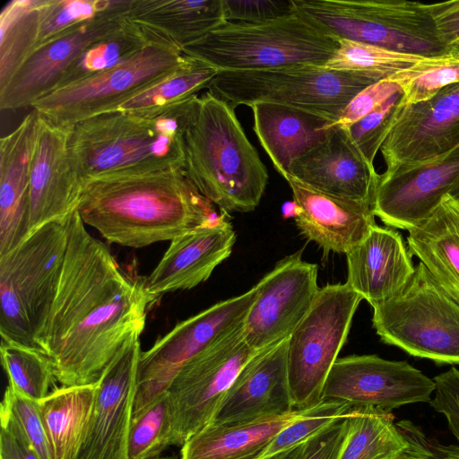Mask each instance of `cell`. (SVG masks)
Segmentation results:
<instances>
[{
    "mask_svg": "<svg viewBox=\"0 0 459 459\" xmlns=\"http://www.w3.org/2000/svg\"><path fill=\"white\" fill-rule=\"evenodd\" d=\"M450 195L459 199V183L455 186Z\"/></svg>",
    "mask_w": 459,
    "mask_h": 459,
    "instance_id": "52",
    "label": "cell"
},
{
    "mask_svg": "<svg viewBox=\"0 0 459 459\" xmlns=\"http://www.w3.org/2000/svg\"><path fill=\"white\" fill-rule=\"evenodd\" d=\"M345 255V283L372 307L399 292L415 272L402 235L390 228L374 226Z\"/></svg>",
    "mask_w": 459,
    "mask_h": 459,
    "instance_id": "26",
    "label": "cell"
},
{
    "mask_svg": "<svg viewBox=\"0 0 459 459\" xmlns=\"http://www.w3.org/2000/svg\"><path fill=\"white\" fill-rule=\"evenodd\" d=\"M288 176L316 191L371 206L380 178L339 126H333L321 145L293 161Z\"/></svg>",
    "mask_w": 459,
    "mask_h": 459,
    "instance_id": "22",
    "label": "cell"
},
{
    "mask_svg": "<svg viewBox=\"0 0 459 459\" xmlns=\"http://www.w3.org/2000/svg\"><path fill=\"white\" fill-rule=\"evenodd\" d=\"M401 95L402 92L393 95L360 120L345 128L355 147L370 165H374L376 155L395 122Z\"/></svg>",
    "mask_w": 459,
    "mask_h": 459,
    "instance_id": "43",
    "label": "cell"
},
{
    "mask_svg": "<svg viewBox=\"0 0 459 459\" xmlns=\"http://www.w3.org/2000/svg\"><path fill=\"white\" fill-rule=\"evenodd\" d=\"M407 245L459 304V199L446 194L429 218L409 230Z\"/></svg>",
    "mask_w": 459,
    "mask_h": 459,
    "instance_id": "29",
    "label": "cell"
},
{
    "mask_svg": "<svg viewBox=\"0 0 459 459\" xmlns=\"http://www.w3.org/2000/svg\"><path fill=\"white\" fill-rule=\"evenodd\" d=\"M212 204L177 168L89 180L76 210L108 243L140 248L215 221Z\"/></svg>",
    "mask_w": 459,
    "mask_h": 459,
    "instance_id": "2",
    "label": "cell"
},
{
    "mask_svg": "<svg viewBox=\"0 0 459 459\" xmlns=\"http://www.w3.org/2000/svg\"><path fill=\"white\" fill-rule=\"evenodd\" d=\"M433 380L436 388L429 404L444 415L451 433L459 442V369L452 367Z\"/></svg>",
    "mask_w": 459,
    "mask_h": 459,
    "instance_id": "46",
    "label": "cell"
},
{
    "mask_svg": "<svg viewBox=\"0 0 459 459\" xmlns=\"http://www.w3.org/2000/svg\"><path fill=\"white\" fill-rule=\"evenodd\" d=\"M0 354L8 385L30 399L41 401L58 382L52 360L40 349L1 340Z\"/></svg>",
    "mask_w": 459,
    "mask_h": 459,
    "instance_id": "35",
    "label": "cell"
},
{
    "mask_svg": "<svg viewBox=\"0 0 459 459\" xmlns=\"http://www.w3.org/2000/svg\"><path fill=\"white\" fill-rule=\"evenodd\" d=\"M184 149L183 169L206 199L225 212L258 206L268 172L229 103L210 91L200 97Z\"/></svg>",
    "mask_w": 459,
    "mask_h": 459,
    "instance_id": "4",
    "label": "cell"
},
{
    "mask_svg": "<svg viewBox=\"0 0 459 459\" xmlns=\"http://www.w3.org/2000/svg\"><path fill=\"white\" fill-rule=\"evenodd\" d=\"M316 405L254 421L211 423L185 442L180 459H251L284 428L311 412Z\"/></svg>",
    "mask_w": 459,
    "mask_h": 459,
    "instance_id": "30",
    "label": "cell"
},
{
    "mask_svg": "<svg viewBox=\"0 0 459 459\" xmlns=\"http://www.w3.org/2000/svg\"><path fill=\"white\" fill-rule=\"evenodd\" d=\"M351 409L347 403L323 400L306 416L284 428L256 455L251 459H270L290 450L345 415Z\"/></svg>",
    "mask_w": 459,
    "mask_h": 459,
    "instance_id": "42",
    "label": "cell"
},
{
    "mask_svg": "<svg viewBox=\"0 0 459 459\" xmlns=\"http://www.w3.org/2000/svg\"><path fill=\"white\" fill-rule=\"evenodd\" d=\"M170 402L164 394L148 409L132 418L128 435V459H154L172 446Z\"/></svg>",
    "mask_w": 459,
    "mask_h": 459,
    "instance_id": "39",
    "label": "cell"
},
{
    "mask_svg": "<svg viewBox=\"0 0 459 459\" xmlns=\"http://www.w3.org/2000/svg\"><path fill=\"white\" fill-rule=\"evenodd\" d=\"M304 443L281 454H279L278 455H275L270 459H301Z\"/></svg>",
    "mask_w": 459,
    "mask_h": 459,
    "instance_id": "51",
    "label": "cell"
},
{
    "mask_svg": "<svg viewBox=\"0 0 459 459\" xmlns=\"http://www.w3.org/2000/svg\"><path fill=\"white\" fill-rule=\"evenodd\" d=\"M197 94L140 110L115 109L68 127L67 149L82 185L91 179L184 168V137Z\"/></svg>",
    "mask_w": 459,
    "mask_h": 459,
    "instance_id": "3",
    "label": "cell"
},
{
    "mask_svg": "<svg viewBox=\"0 0 459 459\" xmlns=\"http://www.w3.org/2000/svg\"><path fill=\"white\" fill-rule=\"evenodd\" d=\"M243 325L190 359L170 384L172 446H182L212 423L238 374L259 351L247 343Z\"/></svg>",
    "mask_w": 459,
    "mask_h": 459,
    "instance_id": "13",
    "label": "cell"
},
{
    "mask_svg": "<svg viewBox=\"0 0 459 459\" xmlns=\"http://www.w3.org/2000/svg\"><path fill=\"white\" fill-rule=\"evenodd\" d=\"M373 310L383 342L437 364L459 365V304L421 262L406 285Z\"/></svg>",
    "mask_w": 459,
    "mask_h": 459,
    "instance_id": "9",
    "label": "cell"
},
{
    "mask_svg": "<svg viewBox=\"0 0 459 459\" xmlns=\"http://www.w3.org/2000/svg\"><path fill=\"white\" fill-rule=\"evenodd\" d=\"M140 335L130 336L97 382L92 414L78 459H128Z\"/></svg>",
    "mask_w": 459,
    "mask_h": 459,
    "instance_id": "18",
    "label": "cell"
},
{
    "mask_svg": "<svg viewBox=\"0 0 459 459\" xmlns=\"http://www.w3.org/2000/svg\"><path fill=\"white\" fill-rule=\"evenodd\" d=\"M128 17L181 50L228 22L222 0H133Z\"/></svg>",
    "mask_w": 459,
    "mask_h": 459,
    "instance_id": "28",
    "label": "cell"
},
{
    "mask_svg": "<svg viewBox=\"0 0 459 459\" xmlns=\"http://www.w3.org/2000/svg\"><path fill=\"white\" fill-rule=\"evenodd\" d=\"M67 219L43 225L0 255L1 340L39 349L37 337L52 307L66 250Z\"/></svg>",
    "mask_w": 459,
    "mask_h": 459,
    "instance_id": "6",
    "label": "cell"
},
{
    "mask_svg": "<svg viewBox=\"0 0 459 459\" xmlns=\"http://www.w3.org/2000/svg\"><path fill=\"white\" fill-rule=\"evenodd\" d=\"M435 388L433 379L406 361L351 355L334 362L323 399L391 411L406 404L429 403Z\"/></svg>",
    "mask_w": 459,
    "mask_h": 459,
    "instance_id": "16",
    "label": "cell"
},
{
    "mask_svg": "<svg viewBox=\"0 0 459 459\" xmlns=\"http://www.w3.org/2000/svg\"><path fill=\"white\" fill-rule=\"evenodd\" d=\"M114 1L40 0L39 33L35 49L95 19L108 10Z\"/></svg>",
    "mask_w": 459,
    "mask_h": 459,
    "instance_id": "41",
    "label": "cell"
},
{
    "mask_svg": "<svg viewBox=\"0 0 459 459\" xmlns=\"http://www.w3.org/2000/svg\"><path fill=\"white\" fill-rule=\"evenodd\" d=\"M362 297L346 283L327 284L289 337L288 377L294 409L322 402L328 375Z\"/></svg>",
    "mask_w": 459,
    "mask_h": 459,
    "instance_id": "11",
    "label": "cell"
},
{
    "mask_svg": "<svg viewBox=\"0 0 459 459\" xmlns=\"http://www.w3.org/2000/svg\"><path fill=\"white\" fill-rule=\"evenodd\" d=\"M426 58L359 41L339 39V48L325 66L332 70L365 74L376 81H380L406 70Z\"/></svg>",
    "mask_w": 459,
    "mask_h": 459,
    "instance_id": "36",
    "label": "cell"
},
{
    "mask_svg": "<svg viewBox=\"0 0 459 459\" xmlns=\"http://www.w3.org/2000/svg\"><path fill=\"white\" fill-rule=\"evenodd\" d=\"M0 459H40L26 443L1 428Z\"/></svg>",
    "mask_w": 459,
    "mask_h": 459,
    "instance_id": "50",
    "label": "cell"
},
{
    "mask_svg": "<svg viewBox=\"0 0 459 459\" xmlns=\"http://www.w3.org/2000/svg\"><path fill=\"white\" fill-rule=\"evenodd\" d=\"M40 0H12L0 13V88L34 51Z\"/></svg>",
    "mask_w": 459,
    "mask_h": 459,
    "instance_id": "33",
    "label": "cell"
},
{
    "mask_svg": "<svg viewBox=\"0 0 459 459\" xmlns=\"http://www.w3.org/2000/svg\"><path fill=\"white\" fill-rule=\"evenodd\" d=\"M317 271L316 264L302 259L300 251L279 261L257 282L243 325L244 338L252 349L261 351L290 337L319 292Z\"/></svg>",
    "mask_w": 459,
    "mask_h": 459,
    "instance_id": "14",
    "label": "cell"
},
{
    "mask_svg": "<svg viewBox=\"0 0 459 459\" xmlns=\"http://www.w3.org/2000/svg\"><path fill=\"white\" fill-rule=\"evenodd\" d=\"M390 78L401 87V106L426 101L446 86L459 82V53L427 57Z\"/></svg>",
    "mask_w": 459,
    "mask_h": 459,
    "instance_id": "38",
    "label": "cell"
},
{
    "mask_svg": "<svg viewBox=\"0 0 459 459\" xmlns=\"http://www.w3.org/2000/svg\"><path fill=\"white\" fill-rule=\"evenodd\" d=\"M459 145V82L410 106L398 102L395 122L383 143L388 174L431 161Z\"/></svg>",
    "mask_w": 459,
    "mask_h": 459,
    "instance_id": "17",
    "label": "cell"
},
{
    "mask_svg": "<svg viewBox=\"0 0 459 459\" xmlns=\"http://www.w3.org/2000/svg\"><path fill=\"white\" fill-rule=\"evenodd\" d=\"M376 82L361 74L295 65L219 72L207 89L233 108L256 102L277 103L316 113L334 124L351 100Z\"/></svg>",
    "mask_w": 459,
    "mask_h": 459,
    "instance_id": "8",
    "label": "cell"
},
{
    "mask_svg": "<svg viewBox=\"0 0 459 459\" xmlns=\"http://www.w3.org/2000/svg\"><path fill=\"white\" fill-rule=\"evenodd\" d=\"M425 5L442 43L447 47L459 45V0Z\"/></svg>",
    "mask_w": 459,
    "mask_h": 459,
    "instance_id": "49",
    "label": "cell"
},
{
    "mask_svg": "<svg viewBox=\"0 0 459 459\" xmlns=\"http://www.w3.org/2000/svg\"><path fill=\"white\" fill-rule=\"evenodd\" d=\"M289 337L259 351L241 368L212 423L235 424L290 412Z\"/></svg>",
    "mask_w": 459,
    "mask_h": 459,
    "instance_id": "21",
    "label": "cell"
},
{
    "mask_svg": "<svg viewBox=\"0 0 459 459\" xmlns=\"http://www.w3.org/2000/svg\"><path fill=\"white\" fill-rule=\"evenodd\" d=\"M219 72L210 65L191 58L187 65L126 100L117 109L152 108L185 100L207 88Z\"/></svg>",
    "mask_w": 459,
    "mask_h": 459,
    "instance_id": "37",
    "label": "cell"
},
{
    "mask_svg": "<svg viewBox=\"0 0 459 459\" xmlns=\"http://www.w3.org/2000/svg\"><path fill=\"white\" fill-rule=\"evenodd\" d=\"M1 428L26 443L40 459H52L39 402L7 385L0 405Z\"/></svg>",
    "mask_w": 459,
    "mask_h": 459,
    "instance_id": "40",
    "label": "cell"
},
{
    "mask_svg": "<svg viewBox=\"0 0 459 459\" xmlns=\"http://www.w3.org/2000/svg\"><path fill=\"white\" fill-rule=\"evenodd\" d=\"M148 42L141 28L128 17L119 30L85 48L65 71L56 89L82 82L120 65Z\"/></svg>",
    "mask_w": 459,
    "mask_h": 459,
    "instance_id": "34",
    "label": "cell"
},
{
    "mask_svg": "<svg viewBox=\"0 0 459 459\" xmlns=\"http://www.w3.org/2000/svg\"><path fill=\"white\" fill-rule=\"evenodd\" d=\"M458 183L459 145L431 161L380 174L373 212L385 225L409 231Z\"/></svg>",
    "mask_w": 459,
    "mask_h": 459,
    "instance_id": "19",
    "label": "cell"
},
{
    "mask_svg": "<svg viewBox=\"0 0 459 459\" xmlns=\"http://www.w3.org/2000/svg\"><path fill=\"white\" fill-rule=\"evenodd\" d=\"M408 447L398 459H459V446L443 445L427 437L409 420L398 422Z\"/></svg>",
    "mask_w": 459,
    "mask_h": 459,
    "instance_id": "48",
    "label": "cell"
},
{
    "mask_svg": "<svg viewBox=\"0 0 459 459\" xmlns=\"http://www.w3.org/2000/svg\"><path fill=\"white\" fill-rule=\"evenodd\" d=\"M154 459H172V458H154Z\"/></svg>",
    "mask_w": 459,
    "mask_h": 459,
    "instance_id": "53",
    "label": "cell"
},
{
    "mask_svg": "<svg viewBox=\"0 0 459 459\" xmlns=\"http://www.w3.org/2000/svg\"><path fill=\"white\" fill-rule=\"evenodd\" d=\"M400 92L401 87L390 77L377 81L360 91L333 126L347 128Z\"/></svg>",
    "mask_w": 459,
    "mask_h": 459,
    "instance_id": "45",
    "label": "cell"
},
{
    "mask_svg": "<svg viewBox=\"0 0 459 459\" xmlns=\"http://www.w3.org/2000/svg\"><path fill=\"white\" fill-rule=\"evenodd\" d=\"M285 180L298 206L295 222L299 230L322 248L325 255L348 253L377 225L368 204L316 191L290 176Z\"/></svg>",
    "mask_w": 459,
    "mask_h": 459,
    "instance_id": "24",
    "label": "cell"
},
{
    "mask_svg": "<svg viewBox=\"0 0 459 459\" xmlns=\"http://www.w3.org/2000/svg\"><path fill=\"white\" fill-rule=\"evenodd\" d=\"M67 135L68 127L40 116L30 168L28 236L77 209L82 183L70 160Z\"/></svg>",
    "mask_w": 459,
    "mask_h": 459,
    "instance_id": "20",
    "label": "cell"
},
{
    "mask_svg": "<svg viewBox=\"0 0 459 459\" xmlns=\"http://www.w3.org/2000/svg\"><path fill=\"white\" fill-rule=\"evenodd\" d=\"M255 296L254 286L241 295L220 301L178 323L149 350L142 351L132 418L166 394L190 359L242 325Z\"/></svg>",
    "mask_w": 459,
    "mask_h": 459,
    "instance_id": "12",
    "label": "cell"
},
{
    "mask_svg": "<svg viewBox=\"0 0 459 459\" xmlns=\"http://www.w3.org/2000/svg\"><path fill=\"white\" fill-rule=\"evenodd\" d=\"M338 48L337 38L295 10L268 22H228L181 51L220 72H238L295 65L325 66Z\"/></svg>",
    "mask_w": 459,
    "mask_h": 459,
    "instance_id": "5",
    "label": "cell"
},
{
    "mask_svg": "<svg viewBox=\"0 0 459 459\" xmlns=\"http://www.w3.org/2000/svg\"><path fill=\"white\" fill-rule=\"evenodd\" d=\"M132 0H115L95 19L36 48L0 88V108L14 110L55 91L70 65L93 42L119 30L128 20Z\"/></svg>",
    "mask_w": 459,
    "mask_h": 459,
    "instance_id": "15",
    "label": "cell"
},
{
    "mask_svg": "<svg viewBox=\"0 0 459 459\" xmlns=\"http://www.w3.org/2000/svg\"><path fill=\"white\" fill-rule=\"evenodd\" d=\"M191 58L159 39L120 65L79 82L58 88L31 108L51 123L70 126L87 117L115 110L143 91L187 65Z\"/></svg>",
    "mask_w": 459,
    "mask_h": 459,
    "instance_id": "10",
    "label": "cell"
},
{
    "mask_svg": "<svg viewBox=\"0 0 459 459\" xmlns=\"http://www.w3.org/2000/svg\"><path fill=\"white\" fill-rule=\"evenodd\" d=\"M254 132L273 168L285 179L293 161L321 145L333 122L316 113L271 102H256Z\"/></svg>",
    "mask_w": 459,
    "mask_h": 459,
    "instance_id": "27",
    "label": "cell"
},
{
    "mask_svg": "<svg viewBox=\"0 0 459 459\" xmlns=\"http://www.w3.org/2000/svg\"><path fill=\"white\" fill-rule=\"evenodd\" d=\"M225 18L230 22L256 23L295 13L293 0H222Z\"/></svg>",
    "mask_w": 459,
    "mask_h": 459,
    "instance_id": "44",
    "label": "cell"
},
{
    "mask_svg": "<svg viewBox=\"0 0 459 459\" xmlns=\"http://www.w3.org/2000/svg\"><path fill=\"white\" fill-rule=\"evenodd\" d=\"M236 234L225 214L170 241L168 249L144 279L152 304L162 295L192 289L205 281L231 252Z\"/></svg>",
    "mask_w": 459,
    "mask_h": 459,
    "instance_id": "23",
    "label": "cell"
},
{
    "mask_svg": "<svg viewBox=\"0 0 459 459\" xmlns=\"http://www.w3.org/2000/svg\"><path fill=\"white\" fill-rule=\"evenodd\" d=\"M348 415L349 411L309 437L301 459H339L349 433Z\"/></svg>",
    "mask_w": 459,
    "mask_h": 459,
    "instance_id": "47",
    "label": "cell"
},
{
    "mask_svg": "<svg viewBox=\"0 0 459 459\" xmlns=\"http://www.w3.org/2000/svg\"><path fill=\"white\" fill-rule=\"evenodd\" d=\"M96 392L97 383L62 385L39 402L52 459H78Z\"/></svg>",
    "mask_w": 459,
    "mask_h": 459,
    "instance_id": "31",
    "label": "cell"
},
{
    "mask_svg": "<svg viewBox=\"0 0 459 459\" xmlns=\"http://www.w3.org/2000/svg\"><path fill=\"white\" fill-rule=\"evenodd\" d=\"M349 433L339 459H398L407 439L390 411L377 407H351Z\"/></svg>",
    "mask_w": 459,
    "mask_h": 459,
    "instance_id": "32",
    "label": "cell"
},
{
    "mask_svg": "<svg viewBox=\"0 0 459 459\" xmlns=\"http://www.w3.org/2000/svg\"><path fill=\"white\" fill-rule=\"evenodd\" d=\"M39 119L32 109L0 141V255L28 236L30 177Z\"/></svg>",
    "mask_w": 459,
    "mask_h": 459,
    "instance_id": "25",
    "label": "cell"
},
{
    "mask_svg": "<svg viewBox=\"0 0 459 459\" xmlns=\"http://www.w3.org/2000/svg\"><path fill=\"white\" fill-rule=\"evenodd\" d=\"M151 305L144 279L126 275L74 211L56 293L37 337L58 383L96 384L124 342L144 330Z\"/></svg>",
    "mask_w": 459,
    "mask_h": 459,
    "instance_id": "1",
    "label": "cell"
},
{
    "mask_svg": "<svg viewBox=\"0 0 459 459\" xmlns=\"http://www.w3.org/2000/svg\"><path fill=\"white\" fill-rule=\"evenodd\" d=\"M295 10L338 39L438 57L459 53L440 40L425 4L407 0H293Z\"/></svg>",
    "mask_w": 459,
    "mask_h": 459,
    "instance_id": "7",
    "label": "cell"
}]
</instances>
